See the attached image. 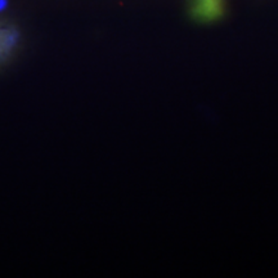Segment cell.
Instances as JSON below:
<instances>
[{
	"label": "cell",
	"instance_id": "cell-1",
	"mask_svg": "<svg viewBox=\"0 0 278 278\" xmlns=\"http://www.w3.org/2000/svg\"><path fill=\"white\" fill-rule=\"evenodd\" d=\"M224 0H189V13L196 21L211 22L224 14Z\"/></svg>",
	"mask_w": 278,
	"mask_h": 278
},
{
	"label": "cell",
	"instance_id": "cell-2",
	"mask_svg": "<svg viewBox=\"0 0 278 278\" xmlns=\"http://www.w3.org/2000/svg\"><path fill=\"white\" fill-rule=\"evenodd\" d=\"M20 41V32L14 26L0 22V61L9 57Z\"/></svg>",
	"mask_w": 278,
	"mask_h": 278
},
{
	"label": "cell",
	"instance_id": "cell-3",
	"mask_svg": "<svg viewBox=\"0 0 278 278\" xmlns=\"http://www.w3.org/2000/svg\"><path fill=\"white\" fill-rule=\"evenodd\" d=\"M8 5V0H0V12L4 11Z\"/></svg>",
	"mask_w": 278,
	"mask_h": 278
}]
</instances>
